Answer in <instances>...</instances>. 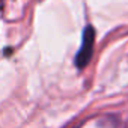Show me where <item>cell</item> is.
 Here are the masks:
<instances>
[{
	"label": "cell",
	"mask_w": 128,
	"mask_h": 128,
	"mask_svg": "<svg viewBox=\"0 0 128 128\" xmlns=\"http://www.w3.org/2000/svg\"><path fill=\"white\" fill-rule=\"evenodd\" d=\"M95 38H96V32H95L94 26L92 24L84 26L83 33H82V45L74 59V65L78 71H83L89 65V62L92 60L94 48H95Z\"/></svg>",
	"instance_id": "cell-1"
},
{
	"label": "cell",
	"mask_w": 128,
	"mask_h": 128,
	"mask_svg": "<svg viewBox=\"0 0 128 128\" xmlns=\"http://www.w3.org/2000/svg\"><path fill=\"white\" fill-rule=\"evenodd\" d=\"M74 128H78V126H74Z\"/></svg>",
	"instance_id": "cell-2"
}]
</instances>
